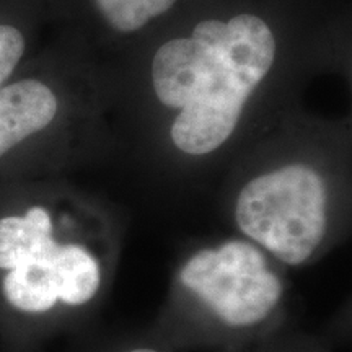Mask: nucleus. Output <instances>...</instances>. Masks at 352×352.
I'll return each mask as SVG.
<instances>
[{"label": "nucleus", "instance_id": "1", "mask_svg": "<svg viewBox=\"0 0 352 352\" xmlns=\"http://www.w3.org/2000/svg\"><path fill=\"white\" fill-rule=\"evenodd\" d=\"M0 202V352H41L98 324L122 252L109 210L65 191Z\"/></svg>", "mask_w": 352, "mask_h": 352}, {"label": "nucleus", "instance_id": "2", "mask_svg": "<svg viewBox=\"0 0 352 352\" xmlns=\"http://www.w3.org/2000/svg\"><path fill=\"white\" fill-rule=\"evenodd\" d=\"M289 270L240 235L179 248L148 334L171 352H250L290 324Z\"/></svg>", "mask_w": 352, "mask_h": 352}, {"label": "nucleus", "instance_id": "3", "mask_svg": "<svg viewBox=\"0 0 352 352\" xmlns=\"http://www.w3.org/2000/svg\"><path fill=\"white\" fill-rule=\"evenodd\" d=\"M277 44L252 13L199 21L191 36L162 44L152 59L158 101L175 109L168 140L176 155L204 160L232 144L250 96L270 74Z\"/></svg>", "mask_w": 352, "mask_h": 352}, {"label": "nucleus", "instance_id": "4", "mask_svg": "<svg viewBox=\"0 0 352 352\" xmlns=\"http://www.w3.org/2000/svg\"><path fill=\"white\" fill-rule=\"evenodd\" d=\"M308 153L254 166L228 202L235 235L258 245L287 270L323 261L349 235L340 178Z\"/></svg>", "mask_w": 352, "mask_h": 352}, {"label": "nucleus", "instance_id": "5", "mask_svg": "<svg viewBox=\"0 0 352 352\" xmlns=\"http://www.w3.org/2000/svg\"><path fill=\"white\" fill-rule=\"evenodd\" d=\"M59 101L46 83L25 78L0 87V171L25 158L26 148L57 120Z\"/></svg>", "mask_w": 352, "mask_h": 352}, {"label": "nucleus", "instance_id": "6", "mask_svg": "<svg viewBox=\"0 0 352 352\" xmlns=\"http://www.w3.org/2000/svg\"><path fill=\"white\" fill-rule=\"evenodd\" d=\"M64 352H171L145 328H108L95 324L69 340Z\"/></svg>", "mask_w": 352, "mask_h": 352}, {"label": "nucleus", "instance_id": "7", "mask_svg": "<svg viewBox=\"0 0 352 352\" xmlns=\"http://www.w3.org/2000/svg\"><path fill=\"white\" fill-rule=\"evenodd\" d=\"M178 0H95L107 23L120 33H134L164 15Z\"/></svg>", "mask_w": 352, "mask_h": 352}, {"label": "nucleus", "instance_id": "8", "mask_svg": "<svg viewBox=\"0 0 352 352\" xmlns=\"http://www.w3.org/2000/svg\"><path fill=\"white\" fill-rule=\"evenodd\" d=\"M334 346L336 341L328 329L305 331L290 323L250 352H334Z\"/></svg>", "mask_w": 352, "mask_h": 352}, {"label": "nucleus", "instance_id": "9", "mask_svg": "<svg viewBox=\"0 0 352 352\" xmlns=\"http://www.w3.org/2000/svg\"><path fill=\"white\" fill-rule=\"evenodd\" d=\"M25 52V36L12 25H0V87L20 64Z\"/></svg>", "mask_w": 352, "mask_h": 352}]
</instances>
